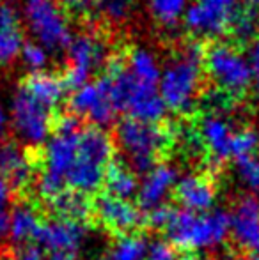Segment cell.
I'll list each match as a JSON object with an SVG mask.
<instances>
[{"instance_id": "obj_42", "label": "cell", "mask_w": 259, "mask_h": 260, "mask_svg": "<svg viewBox=\"0 0 259 260\" xmlns=\"http://www.w3.org/2000/svg\"><path fill=\"white\" fill-rule=\"evenodd\" d=\"M256 6H257V7H259V0H257V2H256Z\"/></svg>"}, {"instance_id": "obj_25", "label": "cell", "mask_w": 259, "mask_h": 260, "mask_svg": "<svg viewBox=\"0 0 259 260\" xmlns=\"http://www.w3.org/2000/svg\"><path fill=\"white\" fill-rule=\"evenodd\" d=\"M259 32V14L252 7L240 6L238 13L235 14L231 27H229L227 34L233 38V45L238 48L242 46H249L250 41L257 36Z\"/></svg>"}, {"instance_id": "obj_18", "label": "cell", "mask_w": 259, "mask_h": 260, "mask_svg": "<svg viewBox=\"0 0 259 260\" xmlns=\"http://www.w3.org/2000/svg\"><path fill=\"white\" fill-rule=\"evenodd\" d=\"M178 182V170L169 163H158L153 170L146 174L138 188V207L142 212H149L165 202L167 195L174 189Z\"/></svg>"}, {"instance_id": "obj_13", "label": "cell", "mask_w": 259, "mask_h": 260, "mask_svg": "<svg viewBox=\"0 0 259 260\" xmlns=\"http://www.w3.org/2000/svg\"><path fill=\"white\" fill-rule=\"evenodd\" d=\"M229 234L240 253L259 255V199L256 195H242L236 199L229 214Z\"/></svg>"}, {"instance_id": "obj_30", "label": "cell", "mask_w": 259, "mask_h": 260, "mask_svg": "<svg viewBox=\"0 0 259 260\" xmlns=\"http://www.w3.org/2000/svg\"><path fill=\"white\" fill-rule=\"evenodd\" d=\"M236 161V174L242 184L249 191L259 193V159L256 156L238 157Z\"/></svg>"}, {"instance_id": "obj_7", "label": "cell", "mask_w": 259, "mask_h": 260, "mask_svg": "<svg viewBox=\"0 0 259 260\" xmlns=\"http://www.w3.org/2000/svg\"><path fill=\"white\" fill-rule=\"evenodd\" d=\"M23 20L36 43L48 52L68 50L73 39L68 13L55 0H25Z\"/></svg>"}, {"instance_id": "obj_41", "label": "cell", "mask_w": 259, "mask_h": 260, "mask_svg": "<svg viewBox=\"0 0 259 260\" xmlns=\"http://www.w3.org/2000/svg\"><path fill=\"white\" fill-rule=\"evenodd\" d=\"M245 2H249V4H254V6H256V2H257V0H245Z\"/></svg>"}, {"instance_id": "obj_34", "label": "cell", "mask_w": 259, "mask_h": 260, "mask_svg": "<svg viewBox=\"0 0 259 260\" xmlns=\"http://www.w3.org/2000/svg\"><path fill=\"white\" fill-rule=\"evenodd\" d=\"M174 211H176V207L169 206V204H162V206L155 207L146 214V226L155 230H165Z\"/></svg>"}, {"instance_id": "obj_16", "label": "cell", "mask_w": 259, "mask_h": 260, "mask_svg": "<svg viewBox=\"0 0 259 260\" xmlns=\"http://www.w3.org/2000/svg\"><path fill=\"white\" fill-rule=\"evenodd\" d=\"M194 124L204 145L208 161L215 165V168H218L224 161L231 157V142L235 129L229 126L227 119L220 113L204 112Z\"/></svg>"}, {"instance_id": "obj_14", "label": "cell", "mask_w": 259, "mask_h": 260, "mask_svg": "<svg viewBox=\"0 0 259 260\" xmlns=\"http://www.w3.org/2000/svg\"><path fill=\"white\" fill-rule=\"evenodd\" d=\"M69 113L87 119L91 126H96L103 129L105 126H110L116 119V110L108 96L107 89L98 78L96 82H89L80 89L73 90V96L69 98Z\"/></svg>"}, {"instance_id": "obj_36", "label": "cell", "mask_w": 259, "mask_h": 260, "mask_svg": "<svg viewBox=\"0 0 259 260\" xmlns=\"http://www.w3.org/2000/svg\"><path fill=\"white\" fill-rule=\"evenodd\" d=\"M9 260H45V257H43V251L39 246L27 244V246H20V250L14 251Z\"/></svg>"}, {"instance_id": "obj_10", "label": "cell", "mask_w": 259, "mask_h": 260, "mask_svg": "<svg viewBox=\"0 0 259 260\" xmlns=\"http://www.w3.org/2000/svg\"><path fill=\"white\" fill-rule=\"evenodd\" d=\"M240 0H194L183 16L185 28L195 38L215 39L227 34Z\"/></svg>"}, {"instance_id": "obj_3", "label": "cell", "mask_w": 259, "mask_h": 260, "mask_svg": "<svg viewBox=\"0 0 259 260\" xmlns=\"http://www.w3.org/2000/svg\"><path fill=\"white\" fill-rule=\"evenodd\" d=\"M100 80L116 110L125 112L130 119L142 122H162L165 117L167 106L160 98L158 87L135 80L126 68L125 58H108Z\"/></svg>"}, {"instance_id": "obj_17", "label": "cell", "mask_w": 259, "mask_h": 260, "mask_svg": "<svg viewBox=\"0 0 259 260\" xmlns=\"http://www.w3.org/2000/svg\"><path fill=\"white\" fill-rule=\"evenodd\" d=\"M172 193L181 209L192 212H210L217 197V184L211 172L188 174L176 182Z\"/></svg>"}, {"instance_id": "obj_35", "label": "cell", "mask_w": 259, "mask_h": 260, "mask_svg": "<svg viewBox=\"0 0 259 260\" xmlns=\"http://www.w3.org/2000/svg\"><path fill=\"white\" fill-rule=\"evenodd\" d=\"M55 2L73 16H87L94 9L96 0H55Z\"/></svg>"}, {"instance_id": "obj_33", "label": "cell", "mask_w": 259, "mask_h": 260, "mask_svg": "<svg viewBox=\"0 0 259 260\" xmlns=\"http://www.w3.org/2000/svg\"><path fill=\"white\" fill-rule=\"evenodd\" d=\"M11 186L7 184L6 179L0 175V239L9 234V218H11V211H9V204H11Z\"/></svg>"}, {"instance_id": "obj_8", "label": "cell", "mask_w": 259, "mask_h": 260, "mask_svg": "<svg viewBox=\"0 0 259 260\" xmlns=\"http://www.w3.org/2000/svg\"><path fill=\"white\" fill-rule=\"evenodd\" d=\"M108 62V48L105 38L93 30L73 36L68 46V69L63 75V82L68 90H76L89 83V78L96 75Z\"/></svg>"}, {"instance_id": "obj_38", "label": "cell", "mask_w": 259, "mask_h": 260, "mask_svg": "<svg viewBox=\"0 0 259 260\" xmlns=\"http://www.w3.org/2000/svg\"><path fill=\"white\" fill-rule=\"evenodd\" d=\"M7 126H9V113L0 105V137L7 131Z\"/></svg>"}, {"instance_id": "obj_22", "label": "cell", "mask_w": 259, "mask_h": 260, "mask_svg": "<svg viewBox=\"0 0 259 260\" xmlns=\"http://www.w3.org/2000/svg\"><path fill=\"white\" fill-rule=\"evenodd\" d=\"M43 219L39 218V212L32 204L21 202L16 204L11 211L9 218V239L18 246L34 244L39 230H41Z\"/></svg>"}, {"instance_id": "obj_21", "label": "cell", "mask_w": 259, "mask_h": 260, "mask_svg": "<svg viewBox=\"0 0 259 260\" xmlns=\"http://www.w3.org/2000/svg\"><path fill=\"white\" fill-rule=\"evenodd\" d=\"M20 87H23L39 105H43L48 110L57 108L63 103L64 94L68 90L63 82V76L46 71L31 73Z\"/></svg>"}, {"instance_id": "obj_37", "label": "cell", "mask_w": 259, "mask_h": 260, "mask_svg": "<svg viewBox=\"0 0 259 260\" xmlns=\"http://www.w3.org/2000/svg\"><path fill=\"white\" fill-rule=\"evenodd\" d=\"M247 58H249L250 62V68H252V71L256 73V75L259 76V32L256 38L250 41V45L247 46Z\"/></svg>"}, {"instance_id": "obj_28", "label": "cell", "mask_w": 259, "mask_h": 260, "mask_svg": "<svg viewBox=\"0 0 259 260\" xmlns=\"http://www.w3.org/2000/svg\"><path fill=\"white\" fill-rule=\"evenodd\" d=\"M259 149V131L254 127H240L233 135L231 142V157H249L256 156Z\"/></svg>"}, {"instance_id": "obj_15", "label": "cell", "mask_w": 259, "mask_h": 260, "mask_svg": "<svg viewBox=\"0 0 259 260\" xmlns=\"http://www.w3.org/2000/svg\"><path fill=\"white\" fill-rule=\"evenodd\" d=\"M85 223L69 221V219H52V221H43L34 244L48 250L50 255L66 253L76 257L82 244L85 243Z\"/></svg>"}, {"instance_id": "obj_19", "label": "cell", "mask_w": 259, "mask_h": 260, "mask_svg": "<svg viewBox=\"0 0 259 260\" xmlns=\"http://www.w3.org/2000/svg\"><path fill=\"white\" fill-rule=\"evenodd\" d=\"M23 38L20 14L11 4H0V68H9L20 58Z\"/></svg>"}, {"instance_id": "obj_23", "label": "cell", "mask_w": 259, "mask_h": 260, "mask_svg": "<svg viewBox=\"0 0 259 260\" xmlns=\"http://www.w3.org/2000/svg\"><path fill=\"white\" fill-rule=\"evenodd\" d=\"M103 186L105 193L121 200H130L131 197H135V193H138L137 174H133L126 167L125 161L119 159H112V163L108 165L107 172H105Z\"/></svg>"}, {"instance_id": "obj_2", "label": "cell", "mask_w": 259, "mask_h": 260, "mask_svg": "<svg viewBox=\"0 0 259 260\" xmlns=\"http://www.w3.org/2000/svg\"><path fill=\"white\" fill-rule=\"evenodd\" d=\"M204 46L188 41L165 64L158 82V92L167 110L188 115L203 96Z\"/></svg>"}, {"instance_id": "obj_32", "label": "cell", "mask_w": 259, "mask_h": 260, "mask_svg": "<svg viewBox=\"0 0 259 260\" xmlns=\"http://www.w3.org/2000/svg\"><path fill=\"white\" fill-rule=\"evenodd\" d=\"M48 50L43 48L39 43H25L20 58L25 68L31 69V73H41L48 64Z\"/></svg>"}, {"instance_id": "obj_1", "label": "cell", "mask_w": 259, "mask_h": 260, "mask_svg": "<svg viewBox=\"0 0 259 260\" xmlns=\"http://www.w3.org/2000/svg\"><path fill=\"white\" fill-rule=\"evenodd\" d=\"M112 140L133 174H148L158 163H163V157L178 144V126L126 117L116 126Z\"/></svg>"}, {"instance_id": "obj_31", "label": "cell", "mask_w": 259, "mask_h": 260, "mask_svg": "<svg viewBox=\"0 0 259 260\" xmlns=\"http://www.w3.org/2000/svg\"><path fill=\"white\" fill-rule=\"evenodd\" d=\"M144 260H197L194 253L181 251L167 241H153Z\"/></svg>"}, {"instance_id": "obj_6", "label": "cell", "mask_w": 259, "mask_h": 260, "mask_svg": "<svg viewBox=\"0 0 259 260\" xmlns=\"http://www.w3.org/2000/svg\"><path fill=\"white\" fill-rule=\"evenodd\" d=\"M204 75L215 89L233 98L243 96L252 85L254 71L242 48L227 41H211L204 46Z\"/></svg>"}, {"instance_id": "obj_4", "label": "cell", "mask_w": 259, "mask_h": 260, "mask_svg": "<svg viewBox=\"0 0 259 260\" xmlns=\"http://www.w3.org/2000/svg\"><path fill=\"white\" fill-rule=\"evenodd\" d=\"M114 140L96 126H83L75 163L66 179V188L93 195L103 186L105 172L112 163Z\"/></svg>"}, {"instance_id": "obj_29", "label": "cell", "mask_w": 259, "mask_h": 260, "mask_svg": "<svg viewBox=\"0 0 259 260\" xmlns=\"http://www.w3.org/2000/svg\"><path fill=\"white\" fill-rule=\"evenodd\" d=\"M135 0H96L94 9L110 23H123L133 11Z\"/></svg>"}, {"instance_id": "obj_12", "label": "cell", "mask_w": 259, "mask_h": 260, "mask_svg": "<svg viewBox=\"0 0 259 260\" xmlns=\"http://www.w3.org/2000/svg\"><path fill=\"white\" fill-rule=\"evenodd\" d=\"M39 167V152L25 151L13 140H0V175L7 181L11 189L23 193L36 184Z\"/></svg>"}, {"instance_id": "obj_24", "label": "cell", "mask_w": 259, "mask_h": 260, "mask_svg": "<svg viewBox=\"0 0 259 260\" xmlns=\"http://www.w3.org/2000/svg\"><path fill=\"white\" fill-rule=\"evenodd\" d=\"M125 64L135 80H138L142 83H148V85L158 87L162 69H160L156 57L148 48L131 46L125 55Z\"/></svg>"}, {"instance_id": "obj_26", "label": "cell", "mask_w": 259, "mask_h": 260, "mask_svg": "<svg viewBox=\"0 0 259 260\" xmlns=\"http://www.w3.org/2000/svg\"><path fill=\"white\" fill-rule=\"evenodd\" d=\"M148 241L142 234L118 237L114 246L107 251L100 260H144L148 255Z\"/></svg>"}, {"instance_id": "obj_20", "label": "cell", "mask_w": 259, "mask_h": 260, "mask_svg": "<svg viewBox=\"0 0 259 260\" xmlns=\"http://www.w3.org/2000/svg\"><path fill=\"white\" fill-rule=\"evenodd\" d=\"M43 206L55 216V219H69L78 223L93 219V197L76 189L66 188Z\"/></svg>"}, {"instance_id": "obj_39", "label": "cell", "mask_w": 259, "mask_h": 260, "mask_svg": "<svg viewBox=\"0 0 259 260\" xmlns=\"http://www.w3.org/2000/svg\"><path fill=\"white\" fill-rule=\"evenodd\" d=\"M243 260H259V255H250V257H245Z\"/></svg>"}, {"instance_id": "obj_40", "label": "cell", "mask_w": 259, "mask_h": 260, "mask_svg": "<svg viewBox=\"0 0 259 260\" xmlns=\"http://www.w3.org/2000/svg\"><path fill=\"white\" fill-rule=\"evenodd\" d=\"M256 96H257V100H259V76H257V82H256Z\"/></svg>"}, {"instance_id": "obj_27", "label": "cell", "mask_w": 259, "mask_h": 260, "mask_svg": "<svg viewBox=\"0 0 259 260\" xmlns=\"http://www.w3.org/2000/svg\"><path fill=\"white\" fill-rule=\"evenodd\" d=\"M146 4L153 20L162 27H174L188 9V0H146Z\"/></svg>"}, {"instance_id": "obj_5", "label": "cell", "mask_w": 259, "mask_h": 260, "mask_svg": "<svg viewBox=\"0 0 259 260\" xmlns=\"http://www.w3.org/2000/svg\"><path fill=\"white\" fill-rule=\"evenodd\" d=\"M172 246L181 251L203 250L220 244L229 234V214L225 211L192 212L176 209L165 229Z\"/></svg>"}, {"instance_id": "obj_11", "label": "cell", "mask_w": 259, "mask_h": 260, "mask_svg": "<svg viewBox=\"0 0 259 260\" xmlns=\"http://www.w3.org/2000/svg\"><path fill=\"white\" fill-rule=\"evenodd\" d=\"M93 219L114 237L137 234V230L146 226V214L140 207L108 193H100L93 199Z\"/></svg>"}, {"instance_id": "obj_9", "label": "cell", "mask_w": 259, "mask_h": 260, "mask_svg": "<svg viewBox=\"0 0 259 260\" xmlns=\"http://www.w3.org/2000/svg\"><path fill=\"white\" fill-rule=\"evenodd\" d=\"M9 122L23 144L28 147H39L53 133L55 117L52 115V110L39 105L23 87H20L11 101Z\"/></svg>"}]
</instances>
